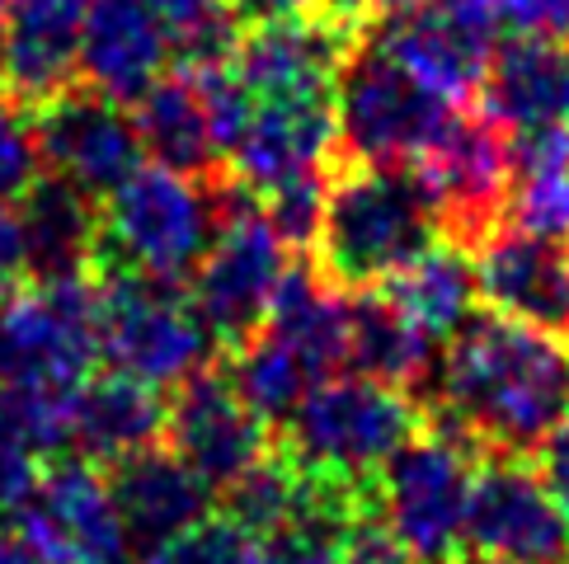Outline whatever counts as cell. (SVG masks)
Here are the masks:
<instances>
[{
    "label": "cell",
    "mask_w": 569,
    "mask_h": 564,
    "mask_svg": "<svg viewBox=\"0 0 569 564\" xmlns=\"http://www.w3.org/2000/svg\"><path fill=\"white\" fill-rule=\"evenodd\" d=\"M288 240L278 235L254 198L236 184V203L221 221L208 259L189 282V301L202 315V325L217 339L221 357H231L250 344V339L269 325L278 282L288 273Z\"/></svg>",
    "instance_id": "obj_8"
},
{
    "label": "cell",
    "mask_w": 569,
    "mask_h": 564,
    "mask_svg": "<svg viewBox=\"0 0 569 564\" xmlns=\"http://www.w3.org/2000/svg\"><path fill=\"white\" fill-rule=\"evenodd\" d=\"M377 292L391 296L429 339H452L476 315V254H466L452 240H438Z\"/></svg>",
    "instance_id": "obj_26"
},
{
    "label": "cell",
    "mask_w": 569,
    "mask_h": 564,
    "mask_svg": "<svg viewBox=\"0 0 569 564\" xmlns=\"http://www.w3.org/2000/svg\"><path fill=\"white\" fill-rule=\"evenodd\" d=\"M33 282L86 278L99 254V203L57 174H43L14 203Z\"/></svg>",
    "instance_id": "obj_22"
},
{
    "label": "cell",
    "mask_w": 569,
    "mask_h": 564,
    "mask_svg": "<svg viewBox=\"0 0 569 564\" xmlns=\"http://www.w3.org/2000/svg\"><path fill=\"white\" fill-rule=\"evenodd\" d=\"M335 147H339V94L254 104L250 128L227 160V174L254 203H263V198L292 184L325 179Z\"/></svg>",
    "instance_id": "obj_15"
},
{
    "label": "cell",
    "mask_w": 569,
    "mask_h": 564,
    "mask_svg": "<svg viewBox=\"0 0 569 564\" xmlns=\"http://www.w3.org/2000/svg\"><path fill=\"white\" fill-rule=\"evenodd\" d=\"M166 437V395L128 372L86 376L76 391V442L90 461H128Z\"/></svg>",
    "instance_id": "obj_24"
},
{
    "label": "cell",
    "mask_w": 569,
    "mask_h": 564,
    "mask_svg": "<svg viewBox=\"0 0 569 564\" xmlns=\"http://www.w3.org/2000/svg\"><path fill=\"white\" fill-rule=\"evenodd\" d=\"M113 503L123 513L132 546H166L170 536L189 532L193 522L212 517V485L193 466H184L170 447H147L128 461H118L109 475Z\"/></svg>",
    "instance_id": "obj_21"
},
{
    "label": "cell",
    "mask_w": 569,
    "mask_h": 564,
    "mask_svg": "<svg viewBox=\"0 0 569 564\" xmlns=\"http://www.w3.org/2000/svg\"><path fill=\"white\" fill-rule=\"evenodd\" d=\"M508 33H569V0H490Z\"/></svg>",
    "instance_id": "obj_31"
},
{
    "label": "cell",
    "mask_w": 569,
    "mask_h": 564,
    "mask_svg": "<svg viewBox=\"0 0 569 564\" xmlns=\"http://www.w3.org/2000/svg\"><path fill=\"white\" fill-rule=\"evenodd\" d=\"M236 203L231 174L193 179L166 165H141L109 203H99L94 273H137L189 288Z\"/></svg>",
    "instance_id": "obj_3"
},
{
    "label": "cell",
    "mask_w": 569,
    "mask_h": 564,
    "mask_svg": "<svg viewBox=\"0 0 569 564\" xmlns=\"http://www.w3.org/2000/svg\"><path fill=\"white\" fill-rule=\"evenodd\" d=\"M343 301H349V372L419 400L429 395L438 376V339L423 334L386 292H362Z\"/></svg>",
    "instance_id": "obj_23"
},
{
    "label": "cell",
    "mask_w": 569,
    "mask_h": 564,
    "mask_svg": "<svg viewBox=\"0 0 569 564\" xmlns=\"http://www.w3.org/2000/svg\"><path fill=\"white\" fill-rule=\"evenodd\" d=\"M29 118L38 151H43V170L76 184L80 193H90L94 203H109L147 165L132 109L90 85H71L67 94L48 99Z\"/></svg>",
    "instance_id": "obj_13"
},
{
    "label": "cell",
    "mask_w": 569,
    "mask_h": 564,
    "mask_svg": "<svg viewBox=\"0 0 569 564\" xmlns=\"http://www.w3.org/2000/svg\"><path fill=\"white\" fill-rule=\"evenodd\" d=\"M442 240L438 212L415 170L330 160L307 264L335 296L386 288Z\"/></svg>",
    "instance_id": "obj_2"
},
{
    "label": "cell",
    "mask_w": 569,
    "mask_h": 564,
    "mask_svg": "<svg viewBox=\"0 0 569 564\" xmlns=\"http://www.w3.org/2000/svg\"><path fill=\"white\" fill-rule=\"evenodd\" d=\"M6 10H10V0H0V24H6Z\"/></svg>",
    "instance_id": "obj_36"
},
{
    "label": "cell",
    "mask_w": 569,
    "mask_h": 564,
    "mask_svg": "<svg viewBox=\"0 0 569 564\" xmlns=\"http://www.w3.org/2000/svg\"><path fill=\"white\" fill-rule=\"evenodd\" d=\"M423 429V400L368 376H330L273 429V447L301 471L377 480Z\"/></svg>",
    "instance_id": "obj_4"
},
{
    "label": "cell",
    "mask_w": 569,
    "mask_h": 564,
    "mask_svg": "<svg viewBox=\"0 0 569 564\" xmlns=\"http://www.w3.org/2000/svg\"><path fill=\"white\" fill-rule=\"evenodd\" d=\"M132 123L141 137V151L151 165H166L193 179H217L227 174L212 137V118L202 104V90L189 71H170L132 104Z\"/></svg>",
    "instance_id": "obj_25"
},
{
    "label": "cell",
    "mask_w": 569,
    "mask_h": 564,
    "mask_svg": "<svg viewBox=\"0 0 569 564\" xmlns=\"http://www.w3.org/2000/svg\"><path fill=\"white\" fill-rule=\"evenodd\" d=\"M343 527L349 522L301 513L297 522L259 541V564H349L343 560Z\"/></svg>",
    "instance_id": "obj_29"
},
{
    "label": "cell",
    "mask_w": 569,
    "mask_h": 564,
    "mask_svg": "<svg viewBox=\"0 0 569 564\" xmlns=\"http://www.w3.org/2000/svg\"><path fill=\"white\" fill-rule=\"evenodd\" d=\"M433 400L485 452L532 461L569 419V344L476 311L447 339Z\"/></svg>",
    "instance_id": "obj_1"
},
{
    "label": "cell",
    "mask_w": 569,
    "mask_h": 564,
    "mask_svg": "<svg viewBox=\"0 0 569 564\" xmlns=\"http://www.w3.org/2000/svg\"><path fill=\"white\" fill-rule=\"evenodd\" d=\"M480 456V442L433 400H423V429L381 471L386 522L415 564L466 560V503Z\"/></svg>",
    "instance_id": "obj_5"
},
{
    "label": "cell",
    "mask_w": 569,
    "mask_h": 564,
    "mask_svg": "<svg viewBox=\"0 0 569 564\" xmlns=\"http://www.w3.org/2000/svg\"><path fill=\"white\" fill-rule=\"evenodd\" d=\"M476 288L495 315L569 344V240L503 226L476 254Z\"/></svg>",
    "instance_id": "obj_16"
},
{
    "label": "cell",
    "mask_w": 569,
    "mask_h": 564,
    "mask_svg": "<svg viewBox=\"0 0 569 564\" xmlns=\"http://www.w3.org/2000/svg\"><path fill=\"white\" fill-rule=\"evenodd\" d=\"M38 485V456L19 442L10 419L0 414V513H14Z\"/></svg>",
    "instance_id": "obj_30"
},
{
    "label": "cell",
    "mask_w": 569,
    "mask_h": 564,
    "mask_svg": "<svg viewBox=\"0 0 569 564\" xmlns=\"http://www.w3.org/2000/svg\"><path fill=\"white\" fill-rule=\"evenodd\" d=\"M410 170L438 212L442 240H452L466 254H480L508 226L513 151H508V132L485 113L452 109L447 128Z\"/></svg>",
    "instance_id": "obj_9"
},
{
    "label": "cell",
    "mask_w": 569,
    "mask_h": 564,
    "mask_svg": "<svg viewBox=\"0 0 569 564\" xmlns=\"http://www.w3.org/2000/svg\"><path fill=\"white\" fill-rule=\"evenodd\" d=\"M99 282V353L156 391H174L221 357L217 339L193 311L189 288L137 273H94Z\"/></svg>",
    "instance_id": "obj_6"
},
{
    "label": "cell",
    "mask_w": 569,
    "mask_h": 564,
    "mask_svg": "<svg viewBox=\"0 0 569 564\" xmlns=\"http://www.w3.org/2000/svg\"><path fill=\"white\" fill-rule=\"evenodd\" d=\"M43 174L48 170L29 109H19L14 99L0 94V203H19Z\"/></svg>",
    "instance_id": "obj_28"
},
{
    "label": "cell",
    "mask_w": 569,
    "mask_h": 564,
    "mask_svg": "<svg viewBox=\"0 0 569 564\" xmlns=\"http://www.w3.org/2000/svg\"><path fill=\"white\" fill-rule=\"evenodd\" d=\"M19 273H29L24 231H19V212L10 203H0V292H6Z\"/></svg>",
    "instance_id": "obj_33"
},
{
    "label": "cell",
    "mask_w": 569,
    "mask_h": 564,
    "mask_svg": "<svg viewBox=\"0 0 569 564\" xmlns=\"http://www.w3.org/2000/svg\"><path fill=\"white\" fill-rule=\"evenodd\" d=\"M0 564H43V555H38L19 532H0Z\"/></svg>",
    "instance_id": "obj_34"
},
{
    "label": "cell",
    "mask_w": 569,
    "mask_h": 564,
    "mask_svg": "<svg viewBox=\"0 0 569 564\" xmlns=\"http://www.w3.org/2000/svg\"><path fill=\"white\" fill-rule=\"evenodd\" d=\"M452 104L405 71L368 33L339 75V147L330 160L410 170L447 128Z\"/></svg>",
    "instance_id": "obj_7"
},
{
    "label": "cell",
    "mask_w": 569,
    "mask_h": 564,
    "mask_svg": "<svg viewBox=\"0 0 569 564\" xmlns=\"http://www.w3.org/2000/svg\"><path fill=\"white\" fill-rule=\"evenodd\" d=\"M166 447L208 480L212 494H227L240 475L273 452V423H263L246 405L227 357H217L212 367L170 391Z\"/></svg>",
    "instance_id": "obj_12"
},
{
    "label": "cell",
    "mask_w": 569,
    "mask_h": 564,
    "mask_svg": "<svg viewBox=\"0 0 569 564\" xmlns=\"http://www.w3.org/2000/svg\"><path fill=\"white\" fill-rule=\"evenodd\" d=\"M170 71L174 48L156 0H94L80 38V85L132 109Z\"/></svg>",
    "instance_id": "obj_19"
},
{
    "label": "cell",
    "mask_w": 569,
    "mask_h": 564,
    "mask_svg": "<svg viewBox=\"0 0 569 564\" xmlns=\"http://www.w3.org/2000/svg\"><path fill=\"white\" fill-rule=\"evenodd\" d=\"M541 480H546V490L560 498V508L569 513V419L551 433V442L541 447Z\"/></svg>",
    "instance_id": "obj_32"
},
{
    "label": "cell",
    "mask_w": 569,
    "mask_h": 564,
    "mask_svg": "<svg viewBox=\"0 0 569 564\" xmlns=\"http://www.w3.org/2000/svg\"><path fill=\"white\" fill-rule=\"evenodd\" d=\"M99 357V282H29L0 301V386H80Z\"/></svg>",
    "instance_id": "obj_10"
},
{
    "label": "cell",
    "mask_w": 569,
    "mask_h": 564,
    "mask_svg": "<svg viewBox=\"0 0 569 564\" xmlns=\"http://www.w3.org/2000/svg\"><path fill=\"white\" fill-rule=\"evenodd\" d=\"M471 109L508 137L569 128V33H503Z\"/></svg>",
    "instance_id": "obj_18"
},
{
    "label": "cell",
    "mask_w": 569,
    "mask_h": 564,
    "mask_svg": "<svg viewBox=\"0 0 569 564\" xmlns=\"http://www.w3.org/2000/svg\"><path fill=\"white\" fill-rule=\"evenodd\" d=\"M14 527L43 564H128L132 536L113 503L109 475L90 461H57L14 508Z\"/></svg>",
    "instance_id": "obj_14"
},
{
    "label": "cell",
    "mask_w": 569,
    "mask_h": 564,
    "mask_svg": "<svg viewBox=\"0 0 569 564\" xmlns=\"http://www.w3.org/2000/svg\"><path fill=\"white\" fill-rule=\"evenodd\" d=\"M466 555L569 564V513L522 456H480L466 503Z\"/></svg>",
    "instance_id": "obj_11"
},
{
    "label": "cell",
    "mask_w": 569,
    "mask_h": 564,
    "mask_svg": "<svg viewBox=\"0 0 569 564\" xmlns=\"http://www.w3.org/2000/svg\"><path fill=\"white\" fill-rule=\"evenodd\" d=\"M141 564H259V541L246 527H236L227 513H217L170 536L166 546L147 551Z\"/></svg>",
    "instance_id": "obj_27"
},
{
    "label": "cell",
    "mask_w": 569,
    "mask_h": 564,
    "mask_svg": "<svg viewBox=\"0 0 569 564\" xmlns=\"http://www.w3.org/2000/svg\"><path fill=\"white\" fill-rule=\"evenodd\" d=\"M461 564H513V560H471V555H466Z\"/></svg>",
    "instance_id": "obj_35"
},
{
    "label": "cell",
    "mask_w": 569,
    "mask_h": 564,
    "mask_svg": "<svg viewBox=\"0 0 569 564\" xmlns=\"http://www.w3.org/2000/svg\"><path fill=\"white\" fill-rule=\"evenodd\" d=\"M353 48L358 43H343L339 33L311 19H278V24H250L240 33L231 67L246 80L254 104H278V99L339 94V75Z\"/></svg>",
    "instance_id": "obj_20"
},
{
    "label": "cell",
    "mask_w": 569,
    "mask_h": 564,
    "mask_svg": "<svg viewBox=\"0 0 569 564\" xmlns=\"http://www.w3.org/2000/svg\"><path fill=\"white\" fill-rule=\"evenodd\" d=\"M94 0H10L0 24V94L19 109L80 85V38Z\"/></svg>",
    "instance_id": "obj_17"
}]
</instances>
